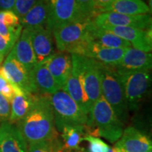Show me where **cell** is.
Masks as SVG:
<instances>
[{"label":"cell","mask_w":152,"mask_h":152,"mask_svg":"<svg viewBox=\"0 0 152 152\" xmlns=\"http://www.w3.org/2000/svg\"><path fill=\"white\" fill-rule=\"evenodd\" d=\"M93 23L100 28L130 27L140 29L151 28L152 19L150 14L125 15L113 12H103L93 18Z\"/></svg>","instance_id":"cell-11"},{"label":"cell","mask_w":152,"mask_h":152,"mask_svg":"<svg viewBox=\"0 0 152 152\" xmlns=\"http://www.w3.org/2000/svg\"><path fill=\"white\" fill-rule=\"evenodd\" d=\"M126 49L108 48L91 40L87 35L84 40L72 48L68 53L92 58L104 64L116 66L123 58Z\"/></svg>","instance_id":"cell-8"},{"label":"cell","mask_w":152,"mask_h":152,"mask_svg":"<svg viewBox=\"0 0 152 152\" xmlns=\"http://www.w3.org/2000/svg\"><path fill=\"white\" fill-rule=\"evenodd\" d=\"M147 152H152V149H149V151H147Z\"/></svg>","instance_id":"cell-36"},{"label":"cell","mask_w":152,"mask_h":152,"mask_svg":"<svg viewBox=\"0 0 152 152\" xmlns=\"http://www.w3.org/2000/svg\"><path fill=\"white\" fill-rule=\"evenodd\" d=\"M48 5L47 28L51 31L70 23L86 20L82 17L75 0H45Z\"/></svg>","instance_id":"cell-9"},{"label":"cell","mask_w":152,"mask_h":152,"mask_svg":"<svg viewBox=\"0 0 152 152\" xmlns=\"http://www.w3.org/2000/svg\"><path fill=\"white\" fill-rule=\"evenodd\" d=\"M104 29L111 32L127 41L132 47L143 52L151 53L152 49V28L140 29L130 27H105Z\"/></svg>","instance_id":"cell-13"},{"label":"cell","mask_w":152,"mask_h":152,"mask_svg":"<svg viewBox=\"0 0 152 152\" xmlns=\"http://www.w3.org/2000/svg\"><path fill=\"white\" fill-rule=\"evenodd\" d=\"M83 140L88 142L89 147L87 152H114L113 148L110 147L101 139L91 135H85Z\"/></svg>","instance_id":"cell-26"},{"label":"cell","mask_w":152,"mask_h":152,"mask_svg":"<svg viewBox=\"0 0 152 152\" xmlns=\"http://www.w3.org/2000/svg\"><path fill=\"white\" fill-rule=\"evenodd\" d=\"M0 22L8 28H17L21 26L19 18L13 11H0Z\"/></svg>","instance_id":"cell-28"},{"label":"cell","mask_w":152,"mask_h":152,"mask_svg":"<svg viewBox=\"0 0 152 152\" xmlns=\"http://www.w3.org/2000/svg\"><path fill=\"white\" fill-rule=\"evenodd\" d=\"M152 149L149 137L132 126L124 129L122 136L114 144V152H147Z\"/></svg>","instance_id":"cell-12"},{"label":"cell","mask_w":152,"mask_h":152,"mask_svg":"<svg viewBox=\"0 0 152 152\" xmlns=\"http://www.w3.org/2000/svg\"><path fill=\"white\" fill-rule=\"evenodd\" d=\"M12 85L14 87L15 94L11 102V113L8 121L12 124H15L29 111L35 100L36 94L26 92L15 85Z\"/></svg>","instance_id":"cell-20"},{"label":"cell","mask_w":152,"mask_h":152,"mask_svg":"<svg viewBox=\"0 0 152 152\" xmlns=\"http://www.w3.org/2000/svg\"><path fill=\"white\" fill-rule=\"evenodd\" d=\"M92 20L72 22L53 30L54 42L58 52H68L87 37Z\"/></svg>","instance_id":"cell-7"},{"label":"cell","mask_w":152,"mask_h":152,"mask_svg":"<svg viewBox=\"0 0 152 152\" xmlns=\"http://www.w3.org/2000/svg\"><path fill=\"white\" fill-rule=\"evenodd\" d=\"M49 17L48 5L45 0H37L32 8L19 19L23 28L46 26Z\"/></svg>","instance_id":"cell-23"},{"label":"cell","mask_w":152,"mask_h":152,"mask_svg":"<svg viewBox=\"0 0 152 152\" xmlns=\"http://www.w3.org/2000/svg\"><path fill=\"white\" fill-rule=\"evenodd\" d=\"M0 74L11 84L33 94H38L32 77L31 71L16 59L10 52L0 66Z\"/></svg>","instance_id":"cell-10"},{"label":"cell","mask_w":152,"mask_h":152,"mask_svg":"<svg viewBox=\"0 0 152 152\" xmlns=\"http://www.w3.org/2000/svg\"><path fill=\"white\" fill-rule=\"evenodd\" d=\"M37 1V0H16L13 11L19 19L21 18Z\"/></svg>","instance_id":"cell-29"},{"label":"cell","mask_w":152,"mask_h":152,"mask_svg":"<svg viewBox=\"0 0 152 152\" xmlns=\"http://www.w3.org/2000/svg\"><path fill=\"white\" fill-rule=\"evenodd\" d=\"M103 12H113L132 16L151 14L148 5L143 0H113L104 9Z\"/></svg>","instance_id":"cell-24"},{"label":"cell","mask_w":152,"mask_h":152,"mask_svg":"<svg viewBox=\"0 0 152 152\" xmlns=\"http://www.w3.org/2000/svg\"><path fill=\"white\" fill-rule=\"evenodd\" d=\"M16 0H0V9L13 11Z\"/></svg>","instance_id":"cell-34"},{"label":"cell","mask_w":152,"mask_h":152,"mask_svg":"<svg viewBox=\"0 0 152 152\" xmlns=\"http://www.w3.org/2000/svg\"><path fill=\"white\" fill-rule=\"evenodd\" d=\"M113 0H92L96 14L103 12L104 9L107 7Z\"/></svg>","instance_id":"cell-33"},{"label":"cell","mask_w":152,"mask_h":152,"mask_svg":"<svg viewBox=\"0 0 152 152\" xmlns=\"http://www.w3.org/2000/svg\"><path fill=\"white\" fill-rule=\"evenodd\" d=\"M82 17L84 19H91L96 16L92 0H75Z\"/></svg>","instance_id":"cell-27"},{"label":"cell","mask_w":152,"mask_h":152,"mask_svg":"<svg viewBox=\"0 0 152 152\" xmlns=\"http://www.w3.org/2000/svg\"><path fill=\"white\" fill-rule=\"evenodd\" d=\"M61 90L65 91L73 99L82 111L88 116L89 120L93 105L87 96L81 80L71 71V75Z\"/></svg>","instance_id":"cell-19"},{"label":"cell","mask_w":152,"mask_h":152,"mask_svg":"<svg viewBox=\"0 0 152 152\" xmlns=\"http://www.w3.org/2000/svg\"><path fill=\"white\" fill-rule=\"evenodd\" d=\"M42 63L62 88L71 74V54L65 52H55Z\"/></svg>","instance_id":"cell-17"},{"label":"cell","mask_w":152,"mask_h":152,"mask_svg":"<svg viewBox=\"0 0 152 152\" xmlns=\"http://www.w3.org/2000/svg\"><path fill=\"white\" fill-rule=\"evenodd\" d=\"M34 84L39 94L52 95L61 89L42 62L37 63L31 71Z\"/></svg>","instance_id":"cell-21"},{"label":"cell","mask_w":152,"mask_h":152,"mask_svg":"<svg viewBox=\"0 0 152 152\" xmlns=\"http://www.w3.org/2000/svg\"><path fill=\"white\" fill-rule=\"evenodd\" d=\"M73 152H87L86 150L85 149H83V148H80V149H77V150H75V151H73Z\"/></svg>","instance_id":"cell-35"},{"label":"cell","mask_w":152,"mask_h":152,"mask_svg":"<svg viewBox=\"0 0 152 152\" xmlns=\"http://www.w3.org/2000/svg\"><path fill=\"white\" fill-rule=\"evenodd\" d=\"M117 72L122 83L129 111H137L151 87V71Z\"/></svg>","instance_id":"cell-5"},{"label":"cell","mask_w":152,"mask_h":152,"mask_svg":"<svg viewBox=\"0 0 152 152\" xmlns=\"http://www.w3.org/2000/svg\"><path fill=\"white\" fill-rule=\"evenodd\" d=\"M86 126L95 128L91 136L102 137L114 144L122 136L125 125L102 95L92 106Z\"/></svg>","instance_id":"cell-2"},{"label":"cell","mask_w":152,"mask_h":152,"mask_svg":"<svg viewBox=\"0 0 152 152\" xmlns=\"http://www.w3.org/2000/svg\"><path fill=\"white\" fill-rule=\"evenodd\" d=\"M28 152H54L52 140L28 144Z\"/></svg>","instance_id":"cell-30"},{"label":"cell","mask_w":152,"mask_h":152,"mask_svg":"<svg viewBox=\"0 0 152 152\" xmlns=\"http://www.w3.org/2000/svg\"><path fill=\"white\" fill-rule=\"evenodd\" d=\"M87 37L102 46L112 49H125L132 47L127 41L104 28L95 26L92 21L89 28Z\"/></svg>","instance_id":"cell-22"},{"label":"cell","mask_w":152,"mask_h":152,"mask_svg":"<svg viewBox=\"0 0 152 152\" xmlns=\"http://www.w3.org/2000/svg\"><path fill=\"white\" fill-rule=\"evenodd\" d=\"M99 68L102 95L125 125L128 120L129 110L116 68L101 62H99Z\"/></svg>","instance_id":"cell-3"},{"label":"cell","mask_w":152,"mask_h":152,"mask_svg":"<svg viewBox=\"0 0 152 152\" xmlns=\"http://www.w3.org/2000/svg\"><path fill=\"white\" fill-rule=\"evenodd\" d=\"M0 152H28V144L15 124L0 125Z\"/></svg>","instance_id":"cell-16"},{"label":"cell","mask_w":152,"mask_h":152,"mask_svg":"<svg viewBox=\"0 0 152 152\" xmlns=\"http://www.w3.org/2000/svg\"><path fill=\"white\" fill-rule=\"evenodd\" d=\"M14 45L9 42L0 35V66H1L4 58L11 52Z\"/></svg>","instance_id":"cell-32"},{"label":"cell","mask_w":152,"mask_h":152,"mask_svg":"<svg viewBox=\"0 0 152 152\" xmlns=\"http://www.w3.org/2000/svg\"><path fill=\"white\" fill-rule=\"evenodd\" d=\"M63 144L54 152H72L80 149L83 137L87 135L86 125H74L64 127L61 132Z\"/></svg>","instance_id":"cell-25"},{"label":"cell","mask_w":152,"mask_h":152,"mask_svg":"<svg viewBox=\"0 0 152 152\" xmlns=\"http://www.w3.org/2000/svg\"><path fill=\"white\" fill-rule=\"evenodd\" d=\"M71 56L72 73L81 80L87 96L94 105L102 96L99 61L77 54Z\"/></svg>","instance_id":"cell-6"},{"label":"cell","mask_w":152,"mask_h":152,"mask_svg":"<svg viewBox=\"0 0 152 152\" xmlns=\"http://www.w3.org/2000/svg\"><path fill=\"white\" fill-rule=\"evenodd\" d=\"M29 30L30 40L37 63L42 62L56 52L52 32L46 26H39Z\"/></svg>","instance_id":"cell-14"},{"label":"cell","mask_w":152,"mask_h":152,"mask_svg":"<svg viewBox=\"0 0 152 152\" xmlns=\"http://www.w3.org/2000/svg\"><path fill=\"white\" fill-rule=\"evenodd\" d=\"M11 113V103L0 94V122L8 121Z\"/></svg>","instance_id":"cell-31"},{"label":"cell","mask_w":152,"mask_h":152,"mask_svg":"<svg viewBox=\"0 0 152 152\" xmlns=\"http://www.w3.org/2000/svg\"><path fill=\"white\" fill-rule=\"evenodd\" d=\"M50 100L55 127L58 132L66 126L87 125L88 116L65 91L61 89L50 95Z\"/></svg>","instance_id":"cell-4"},{"label":"cell","mask_w":152,"mask_h":152,"mask_svg":"<svg viewBox=\"0 0 152 152\" xmlns=\"http://www.w3.org/2000/svg\"><path fill=\"white\" fill-rule=\"evenodd\" d=\"M11 52L28 71H31L33 69L37 62L30 40L29 30L23 28L20 37L15 43Z\"/></svg>","instance_id":"cell-18"},{"label":"cell","mask_w":152,"mask_h":152,"mask_svg":"<svg viewBox=\"0 0 152 152\" xmlns=\"http://www.w3.org/2000/svg\"><path fill=\"white\" fill-rule=\"evenodd\" d=\"M16 125L27 144L56 138L50 95L36 94L29 111Z\"/></svg>","instance_id":"cell-1"},{"label":"cell","mask_w":152,"mask_h":152,"mask_svg":"<svg viewBox=\"0 0 152 152\" xmlns=\"http://www.w3.org/2000/svg\"><path fill=\"white\" fill-rule=\"evenodd\" d=\"M115 66L118 71L121 72L151 71V53L143 52L133 47H128L125 50L123 58Z\"/></svg>","instance_id":"cell-15"}]
</instances>
